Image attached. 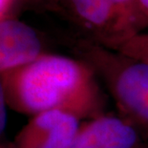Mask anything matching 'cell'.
<instances>
[{
	"label": "cell",
	"instance_id": "obj_1",
	"mask_svg": "<svg viewBox=\"0 0 148 148\" xmlns=\"http://www.w3.org/2000/svg\"><path fill=\"white\" fill-rule=\"evenodd\" d=\"M95 72L85 61L40 56L3 80L8 103L26 114L64 110L81 119L103 114L104 100Z\"/></svg>",
	"mask_w": 148,
	"mask_h": 148
},
{
	"label": "cell",
	"instance_id": "obj_2",
	"mask_svg": "<svg viewBox=\"0 0 148 148\" xmlns=\"http://www.w3.org/2000/svg\"><path fill=\"white\" fill-rule=\"evenodd\" d=\"M80 50L83 61L108 90L119 115L148 141V62L97 43L86 42Z\"/></svg>",
	"mask_w": 148,
	"mask_h": 148
},
{
	"label": "cell",
	"instance_id": "obj_3",
	"mask_svg": "<svg viewBox=\"0 0 148 148\" xmlns=\"http://www.w3.org/2000/svg\"><path fill=\"white\" fill-rule=\"evenodd\" d=\"M80 119L64 110H49L34 115L17 138L19 148H69Z\"/></svg>",
	"mask_w": 148,
	"mask_h": 148
},
{
	"label": "cell",
	"instance_id": "obj_4",
	"mask_svg": "<svg viewBox=\"0 0 148 148\" xmlns=\"http://www.w3.org/2000/svg\"><path fill=\"white\" fill-rule=\"evenodd\" d=\"M140 135L119 115L101 114L81 123L69 148H138Z\"/></svg>",
	"mask_w": 148,
	"mask_h": 148
},
{
	"label": "cell",
	"instance_id": "obj_5",
	"mask_svg": "<svg viewBox=\"0 0 148 148\" xmlns=\"http://www.w3.org/2000/svg\"><path fill=\"white\" fill-rule=\"evenodd\" d=\"M40 53L41 41L32 27L19 20H0V72L23 67Z\"/></svg>",
	"mask_w": 148,
	"mask_h": 148
},
{
	"label": "cell",
	"instance_id": "obj_6",
	"mask_svg": "<svg viewBox=\"0 0 148 148\" xmlns=\"http://www.w3.org/2000/svg\"><path fill=\"white\" fill-rule=\"evenodd\" d=\"M77 16L87 28L97 33L102 45L109 46L114 30V12L109 0H70Z\"/></svg>",
	"mask_w": 148,
	"mask_h": 148
},
{
	"label": "cell",
	"instance_id": "obj_7",
	"mask_svg": "<svg viewBox=\"0 0 148 148\" xmlns=\"http://www.w3.org/2000/svg\"><path fill=\"white\" fill-rule=\"evenodd\" d=\"M114 12V30L109 48L116 49L121 43L143 33L147 25L141 14L138 0H109Z\"/></svg>",
	"mask_w": 148,
	"mask_h": 148
},
{
	"label": "cell",
	"instance_id": "obj_8",
	"mask_svg": "<svg viewBox=\"0 0 148 148\" xmlns=\"http://www.w3.org/2000/svg\"><path fill=\"white\" fill-rule=\"evenodd\" d=\"M115 50L130 58L148 62V33H140L132 36Z\"/></svg>",
	"mask_w": 148,
	"mask_h": 148
},
{
	"label": "cell",
	"instance_id": "obj_9",
	"mask_svg": "<svg viewBox=\"0 0 148 148\" xmlns=\"http://www.w3.org/2000/svg\"><path fill=\"white\" fill-rule=\"evenodd\" d=\"M7 96L4 87V82L0 78V136L4 132L6 125H7Z\"/></svg>",
	"mask_w": 148,
	"mask_h": 148
},
{
	"label": "cell",
	"instance_id": "obj_10",
	"mask_svg": "<svg viewBox=\"0 0 148 148\" xmlns=\"http://www.w3.org/2000/svg\"><path fill=\"white\" fill-rule=\"evenodd\" d=\"M138 6H140L141 14L144 18L146 25L148 26V0H138Z\"/></svg>",
	"mask_w": 148,
	"mask_h": 148
},
{
	"label": "cell",
	"instance_id": "obj_11",
	"mask_svg": "<svg viewBox=\"0 0 148 148\" xmlns=\"http://www.w3.org/2000/svg\"><path fill=\"white\" fill-rule=\"evenodd\" d=\"M11 0H0V16L5 14L10 6Z\"/></svg>",
	"mask_w": 148,
	"mask_h": 148
}]
</instances>
